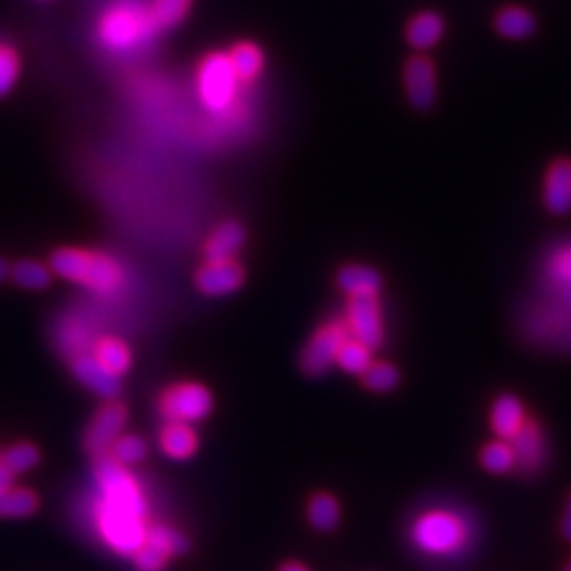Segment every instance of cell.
Instances as JSON below:
<instances>
[{"label":"cell","mask_w":571,"mask_h":571,"mask_svg":"<svg viewBox=\"0 0 571 571\" xmlns=\"http://www.w3.org/2000/svg\"><path fill=\"white\" fill-rule=\"evenodd\" d=\"M98 500L91 510L98 538L123 557H134L146 542V495L138 478L110 455L98 457L94 470Z\"/></svg>","instance_id":"cell-1"},{"label":"cell","mask_w":571,"mask_h":571,"mask_svg":"<svg viewBox=\"0 0 571 571\" xmlns=\"http://www.w3.org/2000/svg\"><path fill=\"white\" fill-rule=\"evenodd\" d=\"M159 24L144 0H115L100 20V43L115 55H136L151 45Z\"/></svg>","instance_id":"cell-2"},{"label":"cell","mask_w":571,"mask_h":571,"mask_svg":"<svg viewBox=\"0 0 571 571\" xmlns=\"http://www.w3.org/2000/svg\"><path fill=\"white\" fill-rule=\"evenodd\" d=\"M51 271L98 294V297H113L123 284V267L117 259L104 252L62 248L51 256Z\"/></svg>","instance_id":"cell-3"},{"label":"cell","mask_w":571,"mask_h":571,"mask_svg":"<svg viewBox=\"0 0 571 571\" xmlns=\"http://www.w3.org/2000/svg\"><path fill=\"white\" fill-rule=\"evenodd\" d=\"M472 536L470 525L451 510L423 512L411 527L413 544L428 555H455Z\"/></svg>","instance_id":"cell-4"},{"label":"cell","mask_w":571,"mask_h":571,"mask_svg":"<svg viewBox=\"0 0 571 571\" xmlns=\"http://www.w3.org/2000/svg\"><path fill=\"white\" fill-rule=\"evenodd\" d=\"M237 75L231 66L229 55L212 53L201 62L199 75H197V89L199 98L214 113H223L227 110L237 94Z\"/></svg>","instance_id":"cell-5"},{"label":"cell","mask_w":571,"mask_h":571,"mask_svg":"<svg viewBox=\"0 0 571 571\" xmlns=\"http://www.w3.org/2000/svg\"><path fill=\"white\" fill-rule=\"evenodd\" d=\"M214 407V398L206 385L201 383H176L163 392L159 411L165 421L197 423L204 421Z\"/></svg>","instance_id":"cell-6"},{"label":"cell","mask_w":571,"mask_h":571,"mask_svg":"<svg viewBox=\"0 0 571 571\" xmlns=\"http://www.w3.org/2000/svg\"><path fill=\"white\" fill-rule=\"evenodd\" d=\"M349 339L347 326L343 320H333L320 326L303 349L301 366L307 375H324L337 364L341 345Z\"/></svg>","instance_id":"cell-7"},{"label":"cell","mask_w":571,"mask_h":571,"mask_svg":"<svg viewBox=\"0 0 571 571\" xmlns=\"http://www.w3.org/2000/svg\"><path fill=\"white\" fill-rule=\"evenodd\" d=\"M345 326L352 339L371 347L373 352L383 345L385 328L381 305L377 297H362V299H349L345 309Z\"/></svg>","instance_id":"cell-8"},{"label":"cell","mask_w":571,"mask_h":571,"mask_svg":"<svg viewBox=\"0 0 571 571\" xmlns=\"http://www.w3.org/2000/svg\"><path fill=\"white\" fill-rule=\"evenodd\" d=\"M127 423V409L121 402H106L91 419L85 432V449L94 457H104L123 434Z\"/></svg>","instance_id":"cell-9"},{"label":"cell","mask_w":571,"mask_h":571,"mask_svg":"<svg viewBox=\"0 0 571 571\" xmlns=\"http://www.w3.org/2000/svg\"><path fill=\"white\" fill-rule=\"evenodd\" d=\"M404 91L417 110H428L436 102V68L426 55H413L404 66Z\"/></svg>","instance_id":"cell-10"},{"label":"cell","mask_w":571,"mask_h":571,"mask_svg":"<svg viewBox=\"0 0 571 571\" xmlns=\"http://www.w3.org/2000/svg\"><path fill=\"white\" fill-rule=\"evenodd\" d=\"M244 269L233 261H208L195 275L197 288L208 297H227L244 284Z\"/></svg>","instance_id":"cell-11"},{"label":"cell","mask_w":571,"mask_h":571,"mask_svg":"<svg viewBox=\"0 0 571 571\" xmlns=\"http://www.w3.org/2000/svg\"><path fill=\"white\" fill-rule=\"evenodd\" d=\"M72 373H75V377L85 385V388H89L102 398H115L119 394L121 388L119 377L110 373L108 368H104L94 356H91V352L72 358Z\"/></svg>","instance_id":"cell-12"},{"label":"cell","mask_w":571,"mask_h":571,"mask_svg":"<svg viewBox=\"0 0 571 571\" xmlns=\"http://www.w3.org/2000/svg\"><path fill=\"white\" fill-rule=\"evenodd\" d=\"M544 206L552 214L571 210V161L559 159L548 168L544 178Z\"/></svg>","instance_id":"cell-13"},{"label":"cell","mask_w":571,"mask_h":571,"mask_svg":"<svg viewBox=\"0 0 571 571\" xmlns=\"http://www.w3.org/2000/svg\"><path fill=\"white\" fill-rule=\"evenodd\" d=\"M510 445L517 455V468L525 472H536L542 468L546 457V442L538 423L525 421V426L510 438Z\"/></svg>","instance_id":"cell-14"},{"label":"cell","mask_w":571,"mask_h":571,"mask_svg":"<svg viewBox=\"0 0 571 571\" xmlns=\"http://www.w3.org/2000/svg\"><path fill=\"white\" fill-rule=\"evenodd\" d=\"M246 242L244 227L235 223V220H227V223L218 225L204 246L206 261H233L235 254L242 250Z\"/></svg>","instance_id":"cell-15"},{"label":"cell","mask_w":571,"mask_h":571,"mask_svg":"<svg viewBox=\"0 0 571 571\" xmlns=\"http://www.w3.org/2000/svg\"><path fill=\"white\" fill-rule=\"evenodd\" d=\"M525 421H527L525 407L517 396L504 394L493 402L491 428L502 440H510L517 436V432L525 426Z\"/></svg>","instance_id":"cell-16"},{"label":"cell","mask_w":571,"mask_h":571,"mask_svg":"<svg viewBox=\"0 0 571 571\" xmlns=\"http://www.w3.org/2000/svg\"><path fill=\"white\" fill-rule=\"evenodd\" d=\"M339 288L347 294L349 299H362V297H379L381 290V275L377 269L366 265H349L339 271Z\"/></svg>","instance_id":"cell-17"},{"label":"cell","mask_w":571,"mask_h":571,"mask_svg":"<svg viewBox=\"0 0 571 571\" xmlns=\"http://www.w3.org/2000/svg\"><path fill=\"white\" fill-rule=\"evenodd\" d=\"M159 447L172 459H189L199 447V438L189 423L168 421L159 432Z\"/></svg>","instance_id":"cell-18"},{"label":"cell","mask_w":571,"mask_h":571,"mask_svg":"<svg viewBox=\"0 0 571 571\" xmlns=\"http://www.w3.org/2000/svg\"><path fill=\"white\" fill-rule=\"evenodd\" d=\"M445 36V20L436 11H421L407 24V41L417 51L436 47Z\"/></svg>","instance_id":"cell-19"},{"label":"cell","mask_w":571,"mask_h":571,"mask_svg":"<svg viewBox=\"0 0 571 571\" xmlns=\"http://www.w3.org/2000/svg\"><path fill=\"white\" fill-rule=\"evenodd\" d=\"M536 28V17L525 7L510 5L495 15V30L508 41H525L536 32Z\"/></svg>","instance_id":"cell-20"},{"label":"cell","mask_w":571,"mask_h":571,"mask_svg":"<svg viewBox=\"0 0 571 571\" xmlns=\"http://www.w3.org/2000/svg\"><path fill=\"white\" fill-rule=\"evenodd\" d=\"M55 343H58L64 354H68L70 358H77L81 354L91 352V345L96 341L91 339V330L81 318L68 316L66 320L60 322L58 330H55Z\"/></svg>","instance_id":"cell-21"},{"label":"cell","mask_w":571,"mask_h":571,"mask_svg":"<svg viewBox=\"0 0 571 571\" xmlns=\"http://www.w3.org/2000/svg\"><path fill=\"white\" fill-rule=\"evenodd\" d=\"M91 356H94L110 373L121 377L132 366V352L121 339L117 337H100L91 345Z\"/></svg>","instance_id":"cell-22"},{"label":"cell","mask_w":571,"mask_h":571,"mask_svg":"<svg viewBox=\"0 0 571 571\" xmlns=\"http://www.w3.org/2000/svg\"><path fill=\"white\" fill-rule=\"evenodd\" d=\"M229 60L237 79L242 83H252L261 77L265 68V55L259 45L239 43L229 51Z\"/></svg>","instance_id":"cell-23"},{"label":"cell","mask_w":571,"mask_h":571,"mask_svg":"<svg viewBox=\"0 0 571 571\" xmlns=\"http://www.w3.org/2000/svg\"><path fill=\"white\" fill-rule=\"evenodd\" d=\"M39 508V497L26 487H9L0 491V519H24Z\"/></svg>","instance_id":"cell-24"},{"label":"cell","mask_w":571,"mask_h":571,"mask_svg":"<svg viewBox=\"0 0 571 571\" xmlns=\"http://www.w3.org/2000/svg\"><path fill=\"white\" fill-rule=\"evenodd\" d=\"M307 519L316 531H333L341 521L339 502L330 493H316L307 504Z\"/></svg>","instance_id":"cell-25"},{"label":"cell","mask_w":571,"mask_h":571,"mask_svg":"<svg viewBox=\"0 0 571 571\" xmlns=\"http://www.w3.org/2000/svg\"><path fill=\"white\" fill-rule=\"evenodd\" d=\"M371 364H373V349L371 347H366L364 343H360L352 337H349L341 345L339 356H337V366H341L345 373L362 377L366 368Z\"/></svg>","instance_id":"cell-26"},{"label":"cell","mask_w":571,"mask_h":571,"mask_svg":"<svg viewBox=\"0 0 571 571\" xmlns=\"http://www.w3.org/2000/svg\"><path fill=\"white\" fill-rule=\"evenodd\" d=\"M481 464L491 474H506L517 468V455L510 445V440H493L481 451Z\"/></svg>","instance_id":"cell-27"},{"label":"cell","mask_w":571,"mask_h":571,"mask_svg":"<svg viewBox=\"0 0 571 571\" xmlns=\"http://www.w3.org/2000/svg\"><path fill=\"white\" fill-rule=\"evenodd\" d=\"M51 269L39 261H20L11 267V278L26 290H45L51 284Z\"/></svg>","instance_id":"cell-28"},{"label":"cell","mask_w":571,"mask_h":571,"mask_svg":"<svg viewBox=\"0 0 571 571\" xmlns=\"http://www.w3.org/2000/svg\"><path fill=\"white\" fill-rule=\"evenodd\" d=\"M144 544L157 548L168 559L174 557V555H180V552H184V550L189 548L187 538H184L182 533H178L172 527H165V525L149 527V533H146V542Z\"/></svg>","instance_id":"cell-29"},{"label":"cell","mask_w":571,"mask_h":571,"mask_svg":"<svg viewBox=\"0 0 571 571\" xmlns=\"http://www.w3.org/2000/svg\"><path fill=\"white\" fill-rule=\"evenodd\" d=\"M362 381L364 385L371 392H379V394H385V392H392L398 388V383H400V373H398V368L394 364H388V362H373L371 366L366 368L364 375H362Z\"/></svg>","instance_id":"cell-30"},{"label":"cell","mask_w":571,"mask_h":571,"mask_svg":"<svg viewBox=\"0 0 571 571\" xmlns=\"http://www.w3.org/2000/svg\"><path fill=\"white\" fill-rule=\"evenodd\" d=\"M146 453H149V447H146V440L136 436V434H121L117 440H115V445L110 447V457L115 459V462H119L121 466H134L138 462H142V459L146 457Z\"/></svg>","instance_id":"cell-31"},{"label":"cell","mask_w":571,"mask_h":571,"mask_svg":"<svg viewBox=\"0 0 571 571\" xmlns=\"http://www.w3.org/2000/svg\"><path fill=\"white\" fill-rule=\"evenodd\" d=\"M39 449L34 445H28V442H17V445H11L3 455H0V462H3L13 474H24L28 470H32L36 464H39Z\"/></svg>","instance_id":"cell-32"},{"label":"cell","mask_w":571,"mask_h":571,"mask_svg":"<svg viewBox=\"0 0 571 571\" xmlns=\"http://www.w3.org/2000/svg\"><path fill=\"white\" fill-rule=\"evenodd\" d=\"M151 9L159 28H174L187 17L191 0H155Z\"/></svg>","instance_id":"cell-33"},{"label":"cell","mask_w":571,"mask_h":571,"mask_svg":"<svg viewBox=\"0 0 571 571\" xmlns=\"http://www.w3.org/2000/svg\"><path fill=\"white\" fill-rule=\"evenodd\" d=\"M17 72H20V60H17V53L9 45L0 43V98L7 96L13 89Z\"/></svg>","instance_id":"cell-34"},{"label":"cell","mask_w":571,"mask_h":571,"mask_svg":"<svg viewBox=\"0 0 571 571\" xmlns=\"http://www.w3.org/2000/svg\"><path fill=\"white\" fill-rule=\"evenodd\" d=\"M134 561H136V567L140 571H161L170 559L165 557L163 552H159L157 548H153L149 544H142V548L134 555Z\"/></svg>","instance_id":"cell-35"},{"label":"cell","mask_w":571,"mask_h":571,"mask_svg":"<svg viewBox=\"0 0 571 571\" xmlns=\"http://www.w3.org/2000/svg\"><path fill=\"white\" fill-rule=\"evenodd\" d=\"M561 533L567 542H571V495L565 504V512H563V519H561Z\"/></svg>","instance_id":"cell-36"},{"label":"cell","mask_w":571,"mask_h":571,"mask_svg":"<svg viewBox=\"0 0 571 571\" xmlns=\"http://www.w3.org/2000/svg\"><path fill=\"white\" fill-rule=\"evenodd\" d=\"M13 476L15 474L3 462H0V491L13 487Z\"/></svg>","instance_id":"cell-37"},{"label":"cell","mask_w":571,"mask_h":571,"mask_svg":"<svg viewBox=\"0 0 571 571\" xmlns=\"http://www.w3.org/2000/svg\"><path fill=\"white\" fill-rule=\"evenodd\" d=\"M9 275H11V267L7 265V261H5V259H0V282L7 280Z\"/></svg>","instance_id":"cell-38"},{"label":"cell","mask_w":571,"mask_h":571,"mask_svg":"<svg viewBox=\"0 0 571 571\" xmlns=\"http://www.w3.org/2000/svg\"><path fill=\"white\" fill-rule=\"evenodd\" d=\"M280 571H309V569L305 565H301V563H286V565L280 567Z\"/></svg>","instance_id":"cell-39"},{"label":"cell","mask_w":571,"mask_h":571,"mask_svg":"<svg viewBox=\"0 0 571 571\" xmlns=\"http://www.w3.org/2000/svg\"><path fill=\"white\" fill-rule=\"evenodd\" d=\"M563 571H571V561L565 565V569H563Z\"/></svg>","instance_id":"cell-40"}]
</instances>
